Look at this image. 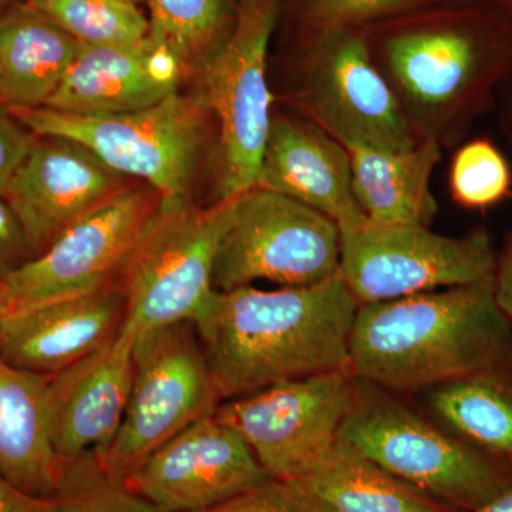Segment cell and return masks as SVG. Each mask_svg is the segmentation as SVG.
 Masks as SVG:
<instances>
[{
    "label": "cell",
    "mask_w": 512,
    "mask_h": 512,
    "mask_svg": "<svg viewBox=\"0 0 512 512\" xmlns=\"http://www.w3.org/2000/svg\"><path fill=\"white\" fill-rule=\"evenodd\" d=\"M42 512H167L109 476L90 453L67 463L62 483Z\"/></svg>",
    "instance_id": "83f0119b"
},
{
    "label": "cell",
    "mask_w": 512,
    "mask_h": 512,
    "mask_svg": "<svg viewBox=\"0 0 512 512\" xmlns=\"http://www.w3.org/2000/svg\"><path fill=\"white\" fill-rule=\"evenodd\" d=\"M134 339L123 325L106 345L50 376V440L63 463L109 450L130 396Z\"/></svg>",
    "instance_id": "2e32d148"
},
{
    "label": "cell",
    "mask_w": 512,
    "mask_h": 512,
    "mask_svg": "<svg viewBox=\"0 0 512 512\" xmlns=\"http://www.w3.org/2000/svg\"><path fill=\"white\" fill-rule=\"evenodd\" d=\"M18 2L20 0H0V13L5 12L6 9Z\"/></svg>",
    "instance_id": "f35d334b"
},
{
    "label": "cell",
    "mask_w": 512,
    "mask_h": 512,
    "mask_svg": "<svg viewBox=\"0 0 512 512\" xmlns=\"http://www.w3.org/2000/svg\"><path fill=\"white\" fill-rule=\"evenodd\" d=\"M201 512H325L295 481L269 478L227 503Z\"/></svg>",
    "instance_id": "f546056e"
},
{
    "label": "cell",
    "mask_w": 512,
    "mask_h": 512,
    "mask_svg": "<svg viewBox=\"0 0 512 512\" xmlns=\"http://www.w3.org/2000/svg\"><path fill=\"white\" fill-rule=\"evenodd\" d=\"M47 500L23 493L0 474V512H42Z\"/></svg>",
    "instance_id": "836d02e7"
},
{
    "label": "cell",
    "mask_w": 512,
    "mask_h": 512,
    "mask_svg": "<svg viewBox=\"0 0 512 512\" xmlns=\"http://www.w3.org/2000/svg\"><path fill=\"white\" fill-rule=\"evenodd\" d=\"M353 375L394 393L423 392L512 367V323L494 278L360 305L349 340Z\"/></svg>",
    "instance_id": "7a4b0ae2"
},
{
    "label": "cell",
    "mask_w": 512,
    "mask_h": 512,
    "mask_svg": "<svg viewBox=\"0 0 512 512\" xmlns=\"http://www.w3.org/2000/svg\"><path fill=\"white\" fill-rule=\"evenodd\" d=\"M150 36L183 60L185 66L202 64L231 36L237 25L234 0H147Z\"/></svg>",
    "instance_id": "d4e9b609"
},
{
    "label": "cell",
    "mask_w": 512,
    "mask_h": 512,
    "mask_svg": "<svg viewBox=\"0 0 512 512\" xmlns=\"http://www.w3.org/2000/svg\"><path fill=\"white\" fill-rule=\"evenodd\" d=\"M8 109L36 136L82 144L113 170L150 185L164 201L190 200L211 113L200 93L178 90L146 109L104 116H73L47 107Z\"/></svg>",
    "instance_id": "5b68a950"
},
{
    "label": "cell",
    "mask_w": 512,
    "mask_h": 512,
    "mask_svg": "<svg viewBox=\"0 0 512 512\" xmlns=\"http://www.w3.org/2000/svg\"><path fill=\"white\" fill-rule=\"evenodd\" d=\"M33 259L22 224L5 198L0 197V279Z\"/></svg>",
    "instance_id": "1f68e13d"
},
{
    "label": "cell",
    "mask_w": 512,
    "mask_h": 512,
    "mask_svg": "<svg viewBox=\"0 0 512 512\" xmlns=\"http://www.w3.org/2000/svg\"><path fill=\"white\" fill-rule=\"evenodd\" d=\"M359 306L340 274L301 288L212 292L194 323L222 402L350 369Z\"/></svg>",
    "instance_id": "6da1fadb"
},
{
    "label": "cell",
    "mask_w": 512,
    "mask_h": 512,
    "mask_svg": "<svg viewBox=\"0 0 512 512\" xmlns=\"http://www.w3.org/2000/svg\"><path fill=\"white\" fill-rule=\"evenodd\" d=\"M355 392L352 369L335 370L225 400L215 417L237 431L269 476L299 480L338 443Z\"/></svg>",
    "instance_id": "8fae6325"
},
{
    "label": "cell",
    "mask_w": 512,
    "mask_h": 512,
    "mask_svg": "<svg viewBox=\"0 0 512 512\" xmlns=\"http://www.w3.org/2000/svg\"><path fill=\"white\" fill-rule=\"evenodd\" d=\"M161 200L150 185L134 184L74 222L45 252L3 279L10 309L119 288L124 266Z\"/></svg>",
    "instance_id": "4fadbf2b"
},
{
    "label": "cell",
    "mask_w": 512,
    "mask_h": 512,
    "mask_svg": "<svg viewBox=\"0 0 512 512\" xmlns=\"http://www.w3.org/2000/svg\"><path fill=\"white\" fill-rule=\"evenodd\" d=\"M291 481L325 512H463L421 493L340 439L312 474Z\"/></svg>",
    "instance_id": "603a6c76"
},
{
    "label": "cell",
    "mask_w": 512,
    "mask_h": 512,
    "mask_svg": "<svg viewBox=\"0 0 512 512\" xmlns=\"http://www.w3.org/2000/svg\"><path fill=\"white\" fill-rule=\"evenodd\" d=\"M448 188L464 210H488L512 198L510 164L491 138H473L457 148L448 171Z\"/></svg>",
    "instance_id": "4316f807"
},
{
    "label": "cell",
    "mask_w": 512,
    "mask_h": 512,
    "mask_svg": "<svg viewBox=\"0 0 512 512\" xmlns=\"http://www.w3.org/2000/svg\"><path fill=\"white\" fill-rule=\"evenodd\" d=\"M339 439L421 493L476 512L512 490V461L471 446L397 393L356 377Z\"/></svg>",
    "instance_id": "277c9868"
},
{
    "label": "cell",
    "mask_w": 512,
    "mask_h": 512,
    "mask_svg": "<svg viewBox=\"0 0 512 512\" xmlns=\"http://www.w3.org/2000/svg\"><path fill=\"white\" fill-rule=\"evenodd\" d=\"M50 376L8 365L0 357V474L32 497H55L66 463L50 440Z\"/></svg>",
    "instance_id": "ffe728a7"
},
{
    "label": "cell",
    "mask_w": 512,
    "mask_h": 512,
    "mask_svg": "<svg viewBox=\"0 0 512 512\" xmlns=\"http://www.w3.org/2000/svg\"><path fill=\"white\" fill-rule=\"evenodd\" d=\"M10 308H12V302H10L8 286L3 279H0V319L10 311Z\"/></svg>",
    "instance_id": "8d00e7d4"
},
{
    "label": "cell",
    "mask_w": 512,
    "mask_h": 512,
    "mask_svg": "<svg viewBox=\"0 0 512 512\" xmlns=\"http://www.w3.org/2000/svg\"><path fill=\"white\" fill-rule=\"evenodd\" d=\"M461 6L436 25L387 36L373 59L420 140L441 147L463 143L512 72V8Z\"/></svg>",
    "instance_id": "3957f363"
},
{
    "label": "cell",
    "mask_w": 512,
    "mask_h": 512,
    "mask_svg": "<svg viewBox=\"0 0 512 512\" xmlns=\"http://www.w3.org/2000/svg\"><path fill=\"white\" fill-rule=\"evenodd\" d=\"M131 2L138 3L140 0H131Z\"/></svg>",
    "instance_id": "60d3db41"
},
{
    "label": "cell",
    "mask_w": 512,
    "mask_h": 512,
    "mask_svg": "<svg viewBox=\"0 0 512 512\" xmlns=\"http://www.w3.org/2000/svg\"><path fill=\"white\" fill-rule=\"evenodd\" d=\"M441 148L434 140H421L406 151L348 148L353 194L367 221L430 227L439 210L431 177L440 163Z\"/></svg>",
    "instance_id": "44dd1931"
},
{
    "label": "cell",
    "mask_w": 512,
    "mask_h": 512,
    "mask_svg": "<svg viewBox=\"0 0 512 512\" xmlns=\"http://www.w3.org/2000/svg\"><path fill=\"white\" fill-rule=\"evenodd\" d=\"M427 417L471 446L512 461V367L423 390Z\"/></svg>",
    "instance_id": "cb8c5ba5"
},
{
    "label": "cell",
    "mask_w": 512,
    "mask_h": 512,
    "mask_svg": "<svg viewBox=\"0 0 512 512\" xmlns=\"http://www.w3.org/2000/svg\"><path fill=\"white\" fill-rule=\"evenodd\" d=\"M281 2L241 0L231 36L200 67V94L220 126L217 201L258 184L272 120L266 59Z\"/></svg>",
    "instance_id": "9c48e42d"
},
{
    "label": "cell",
    "mask_w": 512,
    "mask_h": 512,
    "mask_svg": "<svg viewBox=\"0 0 512 512\" xmlns=\"http://www.w3.org/2000/svg\"><path fill=\"white\" fill-rule=\"evenodd\" d=\"M133 181L76 141L35 134L3 198L36 258L70 225L133 187Z\"/></svg>",
    "instance_id": "9a60e30c"
},
{
    "label": "cell",
    "mask_w": 512,
    "mask_h": 512,
    "mask_svg": "<svg viewBox=\"0 0 512 512\" xmlns=\"http://www.w3.org/2000/svg\"><path fill=\"white\" fill-rule=\"evenodd\" d=\"M303 106L346 148L406 151L420 138L356 26L318 29L306 57Z\"/></svg>",
    "instance_id": "7c38bea8"
},
{
    "label": "cell",
    "mask_w": 512,
    "mask_h": 512,
    "mask_svg": "<svg viewBox=\"0 0 512 512\" xmlns=\"http://www.w3.org/2000/svg\"><path fill=\"white\" fill-rule=\"evenodd\" d=\"M234 204L235 198L211 207L161 200L120 276L127 329L137 335L197 318L214 292L215 256Z\"/></svg>",
    "instance_id": "8992f818"
},
{
    "label": "cell",
    "mask_w": 512,
    "mask_h": 512,
    "mask_svg": "<svg viewBox=\"0 0 512 512\" xmlns=\"http://www.w3.org/2000/svg\"><path fill=\"white\" fill-rule=\"evenodd\" d=\"M423 0H299L305 18L316 29L357 26L417 8Z\"/></svg>",
    "instance_id": "f1b7e54d"
},
{
    "label": "cell",
    "mask_w": 512,
    "mask_h": 512,
    "mask_svg": "<svg viewBox=\"0 0 512 512\" xmlns=\"http://www.w3.org/2000/svg\"><path fill=\"white\" fill-rule=\"evenodd\" d=\"M0 104H5V82H3L2 72H0Z\"/></svg>",
    "instance_id": "ab89813d"
},
{
    "label": "cell",
    "mask_w": 512,
    "mask_h": 512,
    "mask_svg": "<svg viewBox=\"0 0 512 512\" xmlns=\"http://www.w3.org/2000/svg\"><path fill=\"white\" fill-rule=\"evenodd\" d=\"M256 187L308 205L339 228L369 222L353 194L348 148L312 119L272 116Z\"/></svg>",
    "instance_id": "d6986e66"
},
{
    "label": "cell",
    "mask_w": 512,
    "mask_h": 512,
    "mask_svg": "<svg viewBox=\"0 0 512 512\" xmlns=\"http://www.w3.org/2000/svg\"><path fill=\"white\" fill-rule=\"evenodd\" d=\"M269 478L244 439L214 413L161 444L123 483L167 512H201Z\"/></svg>",
    "instance_id": "5bb4252c"
},
{
    "label": "cell",
    "mask_w": 512,
    "mask_h": 512,
    "mask_svg": "<svg viewBox=\"0 0 512 512\" xmlns=\"http://www.w3.org/2000/svg\"><path fill=\"white\" fill-rule=\"evenodd\" d=\"M451 2L460 3V5H466V3H491V5H500L512 8V0H451Z\"/></svg>",
    "instance_id": "74e56055"
},
{
    "label": "cell",
    "mask_w": 512,
    "mask_h": 512,
    "mask_svg": "<svg viewBox=\"0 0 512 512\" xmlns=\"http://www.w3.org/2000/svg\"><path fill=\"white\" fill-rule=\"evenodd\" d=\"M221 402L194 320L137 333L126 412L109 450L97 457L101 468L123 481L148 454L212 416Z\"/></svg>",
    "instance_id": "52a82bcc"
},
{
    "label": "cell",
    "mask_w": 512,
    "mask_h": 512,
    "mask_svg": "<svg viewBox=\"0 0 512 512\" xmlns=\"http://www.w3.org/2000/svg\"><path fill=\"white\" fill-rule=\"evenodd\" d=\"M35 134L28 130L5 104H0V197L28 156Z\"/></svg>",
    "instance_id": "4dcf8cb0"
},
{
    "label": "cell",
    "mask_w": 512,
    "mask_h": 512,
    "mask_svg": "<svg viewBox=\"0 0 512 512\" xmlns=\"http://www.w3.org/2000/svg\"><path fill=\"white\" fill-rule=\"evenodd\" d=\"M86 47L128 45L150 35V20L131 0H26Z\"/></svg>",
    "instance_id": "484cf974"
},
{
    "label": "cell",
    "mask_w": 512,
    "mask_h": 512,
    "mask_svg": "<svg viewBox=\"0 0 512 512\" xmlns=\"http://www.w3.org/2000/svg\"><path fill=\"white\" fill-rule=\"evenodd\" d=\"M339 266L335 221L284 194L254 187L235 197L215 256L212 288L227 292L255 281L301 288L339 274Z\"/></svg>",
    "instance_id": "ba28073f"
},
{
    "label": "cell",
    "mask_w": 512,
    "mask_h": 512,
    "mask_svg": "<svg viewBox=\"0 0 512 512\" xmlns=\"http://www.w3.org/2000/svg\"><path fill=\"white\" fill-rule=\"evenodd\" d=\"M494 292L498 308L512 323V231L508 232L503 248L497 252Z\"/></svg>",
    "instance_id": "d6a6232c"
},
{
    "label": "cell",
    "mask_w": 512,
    "mask_h": 512,
    "mask_svg": "<svg viewBox=\"0 0 512 512\" xmlns=\"http://www.w3.org/2000/svg\"><path fill=\"white\" fill-rule=\"evenodd\" d=\"M495 104L498 107L501 127L512 146V72L505 77L504 82L498 87Z\"/></svg>",
    "instance_id": "e575fe53"
},
{
    "label": "cell",
    "mask_w": 512,
    "mask_h": 512,
    "mask_svg": "<svg viewBox=\"0 0 512 512\" xmlns=\"http://www.w3.org/2000/svg\"><path fill=\"white\" fill-rule=\"evenodd\" d=\"M126 316L120 288L10 309L0 319V357L18 369L53 376L106 345Z\"/></svg>",
    "instance_id": "ac0fdd59"
},
{
    "label": "cell",
    "mask_w": 512,
    "mask_h": 512,
    "mask_svg": "<svg viewBox=\"0 0 512 512\" xmlns=\"http://www.w3.org/2000/svg\"><path fill=\"white\" fill-rule=\"evenodd\" d=\"M185 70L183 60L150 35L128 45L82 46L43 107L73 116L146 109L178 92Z\"/></svg>",
    "instance_id": "e0dca14e"
},
{
    "label": "cell",
    "mask_w": 512,
    "mask_h": 512,
    "mask_svg": "<svg viewBox=\"0 0 512 512\" xmlns=\"http://www.w3.org/2000/svg\"><path fill=\"white\" fill-rule=\"evenodd\" d=\"M476 512H512V490L501 495V497L495 498L490 504Z\"/></svg>",
    "instance_id": "d590c367"
},
{
    "label": "cell",
    "mask_w": 512,
    "mask_h": 512,
    "mask_svg": "<svg viewBox=\"0 0 512 512\" xmlns=\"http://www.w3.org/2000/svg\"><path fill=\"white\" fill-rule=\"evenodd\" d=\"M495 265L497 251L484 228L463 237L423 225L340 228L339 274L359 305L488 281Z\"/></svg>",
    "instance_id": "30bf717a"
},
{
    "label": "cell",
    "mask_w": 512,
    "mask_h": 512,
    "mask_svg": "<svg viewBox=\"0 0 512 512\" xmlns=\"http://www.w3.org/2000/svg\"><path fill=\"white\" fill-rule=\"evenodd\" d=\"M80 50L74 37L26 0L0 13L5 106H45Z\"/></svg>",
    "instance_id": "7402d4cb"
}]
</instances>
